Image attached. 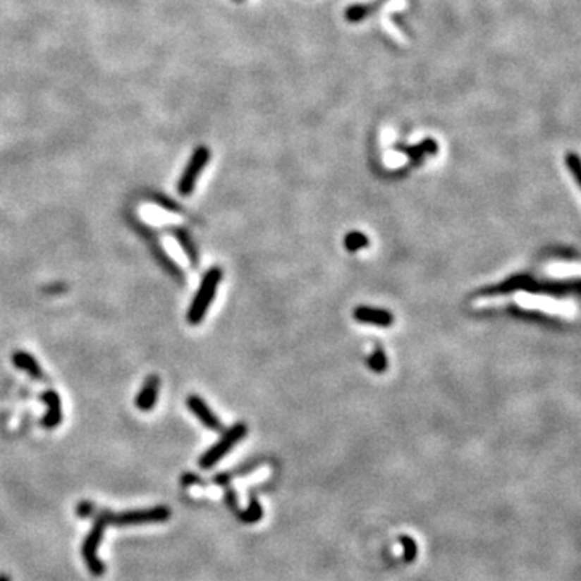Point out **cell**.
I'll list each match as a JSON object with an SVG mask.
<instances>
[{"label": "cell", "instance_id": "cell-9", "mask_svg": "<svg viewBox=\"0 0 581 581\" xmlns=\"http://www.w3.org/2000/svg\"><path fill=\"white\" fill-rule=\"evenodd\" d=\"M41 399L47 405L46 415L42 417V427L46 429H55L61 423L63 413H61V399L57 391L47 389L41 394Z\"/></svg>", "mask_w": 581, "mask_h": 581}, {"label": "cell", "instance_id": "cell-2", "mask_svg": "<svg viewBox=\"0 0 581 581\" xmlns=\"http://www.w3.org/2000/svg\"><path fill=\"white\" fill-rule=\"evenodd\" d=\"M110 513L111 512L107 510L99 513L96 520H94L91 532L87 533L85 543L81 546L82 561H85L87 570L94 577H102L105 573V563L97 557V549L100 546V541L104 538L105 528H107V525H110Z\"/></svg>", "mask_w": 581, "mask_h": 581}, {"label": "cell", "instance_id": "cell-20", "mask_svg": "<svg viewBox=\"0 0 581 581\" xmlns=\"http://www.w3.org/2000/svg\"><path fill=\"white\" fill-rule=\"evenodd\" d=\"M0 581H10V578L7 577V575H0Z\"/></svg>", "mask_w": 581, "mask_h": 581}, {"label": "cell", "instance_id": "cell-8", "mask_svg": "<svg viewBox=\"0 0 581 581\" xmlns=\"http://www.w3.org/2000/svg\"><path fill=\"white\" fill-rule=\"evenodd\" d=\"M159 393H160V378L159 375H149L145 378L144 384L139 389V393L136 396V407L139 410L142 412H149L152 410L155 405H157V400H159Z\"/></svg>", "mask_w": 581, "mask_h": 581}, {"label": "cell", "instance_id": "cell-17", "mask_svg": "<svg viewBox=\"0 0 581 581\" xmlns=\"http://www.w3.org/2000/svg\"><path fill=\"white\" fill-rule=\"evenodd\" d=\"M152 200H154V202H157L160 207H164L165 210L175 212V214H178V212H180V209H178V205H176L175 200H171L170 197H166V195H164V194L157 192V195H154Z\"/></svg>", "mask_w": 581, "mask_h": 581}, {"label": "cell", "instance_id": "cell-6", "mask_svg": "<svg viewBox=\"0 0 581 581\" xmlns=\"http://www.w3.org/2000/svg\"><path fill=\"white\" fill-rule=\"evenodd\" d=\"M188 409L191 410L197 420L204 424L207 429H212V432H220L221 429V422L220 418L215 415V412L210 409L209 405L205 404V400L197 394H191L186 400Z\"/></svg>", "mask_w": 581, "mask_h": 581}, {"label": "cell", "instance_id": "cell-18", "mask_svg": "<svg viewBox=\"0 0 581 581\" xmlns=\"http://www.w3.org/2000/svg\"><path fill=\"white\" fill-rule=\"evenodd\" d=\"M94 512H96V507H94L92 502H89V501H82L76 506V513H78V517H80V518L91 517Z\"/></svg>", "mask_w": 581, "mask_h": 581}, {"label": "cell", "instance_id": "cell-3", "mask_svg": "<svg viewBox=\"0 0 581 581\" xmlns=\"http://www.w3.org/2000/svg\"><path fill=\"white\" fill-rule=\"evenodd\" d=\"M247 432L249 429L245 423L233 424L230 429H226V432L223 433L221 438L218 439L209 451L204 452L202 457L199 459V467L202 468V470H210V468H214L218 462L225 459L228 452H230L244 436H247Z\"/></svg>", "mask_w": 581, "mask_h": 581}, {"label": "cell", "instance_id": "cell-15", "mask_svg": "<svg viewBox=\"0 0 581 581\" xmlns=\"http://www.w3.org/2000/svg\"><path fill=\"white\" fill-rule=\"evenodd\" d=\"M373 8H375V5H354V7L345 10V18L354 21V23L362 21L373 12Z\"/></svg>", "mask_w": 581, "mask_h": 581}, {"label": "cell", "instance_id": "cell-12", "mask_svg": "<svg viewBox=\"0 0 581 581\" xmlns=\"http://www.w3.org/2000/svg\"><path fill=\"white\" fill-rule=\"evenodd\" d=\"M368 238L360 231H350L348 236L344 238V245L349 252H357V250L368 247Z\"/></svg>", "mask_w": 581, "mask_h": 581}, {"label": "cell", "instance_id": "cell-16", "mask_svg": "<svg viewBox=\"0 0 581 581\" xmlns=\"http://www.w3.org/2000/svg\"><path fill=\"white\" fill-rule=\"evenodd\" d=\"M565 161H567L568 170L572 171V175L575 176V180H577L578 184L581 186V159L578 157L577 154L570 152V154H567Z\"/></svg>", "mask_w": 581, "mask_h": 581}, {"label": "cell", "instance_id": "cell-4", "mask_svg": "<svg viewBox=\"0 0 581 581\" xmlns=\"http://www.w3.org/2000/svg\"><path fill=\"white\" fill-rule=\"evenodd\" d=\"M171 515V510L165 506L150 508H136L121 513H110V523L126 527V525H144V523H161L166 522Z\"/></svg>", "mask_w": 581, "mask_h": 581}, {"label": "cell", "instance_id": "cell-11", "mask_svg": "<svg viewBox=\"0 0 581 581\" xmlns=\"http://www.w3.org/2000/svg\"><path fill=\"white\" fill-rule=\"evenodd\" d=\"M173 236L178 241V244L181 245V249L184 250V254L188 255L189 262H191V265L197 267L199 265V252L197 249H195V244L192 241L191 234H189L184 228H173Z\"/></svg>", "mask_w": 581, "mask_h": 581}, {"label": "cell", "instance_id": "cell-1", "mask_svg": "<svg viewBox=\"0 0 581 581\" xmlns=\"http://www.w3.org/2000/svg\"><path fill=\"white\" fill-rule=\"evenodd\" d=\"M221 278L223 270L220 267L210 268L204 275L197 293H195L188 310V322L191 323V325H199V323L204 320V317L207 315V312H209L212 302L215 300V294L221 283Z\"/></svg>", "mask_w": 581, "mask_h": 581}, {"label": "cell", "instance_id": "cell-10", "mask_svg": "<svg viewBox=\"0 0 581 581\" xmlns=\"http://www.w3.org/2000/svg\"><path fill=\"white\" fill-rule=\"evenodd\" d=\"M12 362L18 370L27 373L31 378L44 379V372H42L41 365H39V362L30 354V352H25V350L13 352Z\"/></svg>", "mask_w": 581, "mask_h": 581}, {"label": "cell", "instance_id": "cell-7", "mask_svg": "<svg viewBox=\"0 0 581 581\" xmlns=\"http://www.w3.org/2000/svg\"><path fill=\"white\" fill-rule=\"evenodd\" d=\"M354 318L357 322L365 323V325H373L379 328H389L394 323V315L389 310L377 309V307L360 305L354 310Z\"/></svg>", "mask_w": 581, "mask_h": 581}, {"label": "cell", "instance_id": "cell-14", "mask_svg": "<svg viewBox=\"0 0 581 581\" xmlns=\"http://www.w3.org/2000/svg\"><path fill=\"white\" fill-rule=\"evenodd\" d=\"M405 152L409 154L412 159L413 157L418 159L424 154H436V152H438V145H436V142L433 141V139H427V141H422V144L415 145V147L405 149Z\"/></svg>", "mask_w": 581, "mask_h": 581}, {"label": "cell", "instance_id": "cell-13", "mask_svg": "<svg viewBox=\"0 0 581 581\" xmlns=\"http://www.w3.org/2000/svg\"><path fill=\"white\" fill-rule=\"evenodd\" d=\"M368 367H370L372 372L375 373H383L386 372L388 368V357L384 354V350L381 348H377L372 352V355L368 357Z\"/></svg>", "mask_w": 581, "mask_h": 581}, {"label": "cell", "instance_id": "cell-19", "mask_svg": "<svg viewBox=\"0 0 581 581\" xmlns=\"http://www.w3.org/2000/svg\"><path fill=\"white\" fill-rule=\"evenodd\" d=\"M402 541H404V546H405L407 561H412V558H415V544L412 543V539H409V538H402Z\"/></svg>", "mask_w": 581, "mask_h": 581}, {"label": "cell", "instance_id": "cell-5", "mask_svg": "<svg viewBox=\"0 0 581 581\" xmlns=\"http://www.w3.org/2000/svg\"><path fill=\"white\" fill-rule=\"evenodd\" d=\"M210 161V150L205 147V145H200L192 152L191 160L188 161L186 169H184L183 175L178 181V192L181 195H191L195 189V184L200 176V173L204 171L205 165Z\"/></svg>", "mask_w": 581, "mask_h": 581}]
</instances>
